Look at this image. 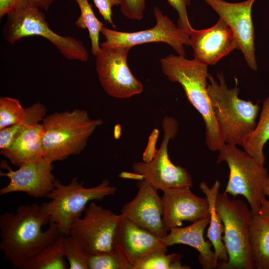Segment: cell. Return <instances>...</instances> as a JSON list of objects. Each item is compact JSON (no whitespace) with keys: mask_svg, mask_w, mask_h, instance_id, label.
<instances>
[{"mask_svg":"<svg viewBox=\"0 0 269 269\" xmlns=\"http://www.w3.org/2000/svg\"><path fill=\"white\" fill-rule=\"evenodd\" d=\"M121 216L91 202L83 216L73 223L69 235L79 242L88 255L111 252Z\"/></svg>","mask_w":269,"mask_h":269,"instance_id":"obj_11","label":"cell"},{"mask_svg":"<svg viewBox=\"0 0 269 269\" xmlns=\"http://www.w3.org/2000/svg\"><path fill=\"white\" fill-rule=\"evenodd\" d=\"M217 76L218 82L210 74L208 77L207 91L213 113L225 143L242 146L245 137L256 127L260 106L239 97L237 82L234 88H229L222 71Z\"/></svg>","mask_w":269,"mask_h":269,"instance_id":"obj_3","label":"cell"},{"mask_svg":"<svg viewBox=\"0 0 269 269\" xmlns=\"http://www.w3.org/2000/svg\"><path fill=\"white\" fill-rule=\"evenodd\" d=\"M221 183L217 180L211 187L205 182H202L199 187L205 195L209 206L210 222L207 237L211 242L214 249L215 263L218 265L224 264L228 261V255L222 240L224 226L222 220L218 214L216 207L217 195Z\"/></svg>","mask_w":269,"mask_h":269,"instance_id":"obj_21","label":"cell"},{"mask_svg":"<svg viewBox=\"0 0 269 269\" xmlns=\"http://www.w3.org/2000/svg\"><path fill=\"white\" fill-rule=\"evenodd\" d=\"M66 235L60 234L51 243L42 249L22 269H66L67 262L64 254Z\"/></svg>","mask_w":269,"mask_h":269,"instance_id":"obj_24","label":"cell"},{"mask_svg":"<svg viewBox=\"0 0 269 269\" xmlns=\"http://www.w3.org/2000/svg\"><path fill=\"white\" fill-rule=\"evenodd\" d=\"M209 222L210 216L185 227L172 228L162 238V240L167 247L180 244L195 248L199 253L198 260L203 269L216 268L214 252L211 249L213 245L209 240L206 241L204 238L205 229Z\"/></svg>","mask_w":269,"mask_h":269,"instance_id":"obj_19","label":"cell"},{"mask_svg":"<svg viewBox=\"0 0 269 269\" xmlns=\"http://www.w3.org/2000/svg\"><path fill=\"white\" fill-rule=\"evenodd\" d=\"M103 122L93 119L85 110L55 112L42 121L43 157L52 162L79 154L97 127Z\"/></svg>","mask_w":269,"mask_h":269,"instance_id":"obj_4","label":"cell"},{"mask_svg":"<svg viewBox=\"0 0 269 269\" xmlns=\"http://www.w3.org/2000/svg\"><path fill=\"white\" fill-rule=\"evenodd\" d=\"M117 188L110 185L108 179L92 187H86L83 182L73 178L68 184L58 179L55 187L46 196L50 201L41 204L49 217V224H55L61 234L69 235L73 223L81 217L87 204L93 200H102L108 196L115 194Z\"/></svg>","mask_w":269,"mask_h":269,"instance_id":"obj_5","label":"cell"},{"mask_svg":"<svg viewBox=\"0 0 269 269\" xmlns=\"http://www.w3.org/2000/svg\"><path fill=\"white\" fill-rule=\"evenodd\" d=\"M74 0L80 11V15L76 20L75 25L80 28L88 30L91 43V52L93 55L96 56L101 50L99 37L104 24L96 16L88 0Z\"/></svg>","mask_w":269,"mask_h":269,"instance_id":"obj_26","label":"cell"},{"mask_svg":"<svg viewBox=\"0 0 269 269\" xmlns=\"http://www.w3.org/2000/svg\"><path fill=\"white\" fill-rule=\"evenodd\" d=\"M216 207L224 226L222 240L228 255L227 262L219 265L221 269H253L250 246L252 213L248 204L225 193H218Z\"/></svg>","mask_w":269,"mask_h":269,"instance_id":"obj_6","label":"cell"},{"mask_svg":"<svg viewBox=\"0 0 269 269\" xmlns=\"http://www.w3.org/2000/svg\"><path fill=\"white\" fill-rule=\"evenodd\" d=\"M64 254L70 269H89L88 254L79 242L70 235L65 236Z\"/></svg>","mask_w":269,"mask_h":269,"instance_id":"obj_30","label":"cell"},{"mask_svg":"<svg viewBox=\"0 0 269 269\" xmlns=\"http://www.w3.org/2000/svg\"><path fill=\"white\" fill-rule=\"evenodd\" d=\"M89 269H132L117 251L88 255Z\"/></svg>","mask_w":269,"mask_h":269,"instance_id":"obj_28","label":"cell"},{"mask_svg":"<svg viewBox=\"0 0 269 269\" xmlns=\"http://www.w3.org/2000/svg\"><path fill=\"white\" fill-rule=\"evenodd\" d=\"M225 162L229 169V179L224 193L234 198L243 196L253 215L258 214L261 201L266 198L264 190L269 172L245 150L226 144L219 151L216 163Z\"/></svg>","mask_w":269,"mask_h":269,"instance_id":"obj_8","label":"cell"},{"mask_svg":"<svg viewBox=\"0 0 269 269\" xmlns=\"http://www.w3.org/2000/svg\"><path fill=\"white\" fill-rule=\"evenodd\" d=\"M56 0H27L29 5L47 11Z\"/></svg>","mask_w":269,"mask_h":269,"instance_id":"obj_36","label":"cell"},{"mask_svg":"<svg viewBox=\"0 0 269 269\" xmlns=\"http://www.w3.org/2000/svg\"><path fill=\"white\" fill-rule=\"evenodd\" d=\"M132 47L101 46L96 55V70L105 92L120 99L129 98L142 92L143 85L129 69L127 57Z\"/></svg>","mask_w":269,"mask_h":269,"instance_id":"obj_10","label":"cell"},{"mask_svg":"<svg viewBox=\"0 0 269 269\" xmlns=\"http://www.w3.org/2000/svg\"><path fill=\"white\" fill-rule=\"evenodd\" d=\"M122 14L133 20H141L143 17L145 0H120Z\"/></svg>","mask_w":269,"mask_h":269,"instance_id":"obj_31","label":"cell"},{"mask_svg":"<svg viewBox=\"0 0 269 269\" xmlns=\"http://www.w3.org/2000/svg\"><path fill=\"white\" fill-rule=\"evenodd\" d=\"M269 140V95L264 100L259 120L254 131L244 140L242 147L260 164L264 165L266 157L263 152Z\"/></svg>","mask_w":269,"mask_h":269,"instance_id":"obj_23","label":"cell"},{"mask_svg":"<svg viewBox=\"0 0 269 269\" xmlns=\"http://www.w3.org/2000/svg\"><path fill=\"white\" fill-rule=\"evenodd\" d=\"M137 186V194L123 206L121 214L159 236L164 237L168 233L163 223L162 198L159 196L158 190L144 179L138 180Z\"/></svg>","mask_w":269,"mask_h":269,"instance_id":"obj_18","label":"cell"},{"mask_svg":"<svg viewBox=\"0 0 269 269\" xmlns=\"http://www.w3.org/2000/svg\"><path fill=\"white\" fill-rule=\"evenodd\" d=\"M163 193L162 221L167 233L181 227L183 221L193 223L210 216L207 198L195 195L190 187L170 188Z\"/></svg>","mask_w":269,"mask_h":269,"instance_id":"obj_16","label":"cell"},{"mask_svg":"<svg viewBox=\"0 0 269 269\" xmlns=\"http://www.w3.org/2000/svg\"><path fill=\"white\" fill-rule=\"evenodd\" d=\"M264 194L266 198L262 199L259 214L261 217L269 221V178L265 188Z\"/></svg>","mask_w":269,"mask_h":269,"instance_id":"obj_35","label":"cell"},{"mask_svg":"<svg viewBox=\"0 0 269 269\" xmlns=\"http://www.w3.org/2000/svg\"><path fill=\"white\" fill-rule=\"evenodd\" d=\"M167 251L158 250L148 254L138 261L133 269H190L182 264L183 255L173 253L167 255Z\"/></svg>","mask_w":269,"mask_h":269,"instance_id":"obj_27","label":"cell"},{"mask_svg":"<svg viewBox=\"0 0 269 269\" xmlns=\"http://www.w3.org/2000/svg\"><path fill=\"white\" fill-rule=\"evenodd\" d=\"M46 107L36 102L26 108V112L17 123L0 130V149L7 147L14 137L27 127L39 123L46 116Z\"/></svg>","mask_w":269,"mask_h":269,"instance_id":"obj_25","label":"cell"},{"mask_svg":"<svg viewBox=\"0 0 269 269\" xmlns=\"http://www.w3.org/2000/svg\"><path fill=\"white\" fill-rule=\"evenodd\" d=\"M168 3L177 12L178 19L177 26L189 34L194 29L189 20L187 11L190 4V0H167Z\"/></svg>","mask_w":269,"mask_h":269,"instance_id":"obj_32","label":"cell"},{"mask_svg":"<svg viewBox=\"0 0 269 269\" xmlns=\"http://www.w3.org/2000/svg\"><path fill=\"white\" fill-rule=\"evenodd\" d=\"M42 124L30 126L13 138L6 148L0 149V154L17 167L43 157Z\"/></svg>","mask_w":269,"mask_h":269,"instance_id":"obj_20","label":"cell"},{"mask_svg":"<svg viewBox=\"0 0 269 269\" xmlns=\"http://www.w3.org/2000/svg\"><path fill=\"white\" fill-rule=\"evenodd\" d=\"M189 45L194 58L207 65H215L234 50H239L232 31L220 18L211 27L193 29L189 34Z\"/></svg>","mask_w":269,"mask_h":269,"instance_id":"obj_17","label":"cell"},{"mask_svg":"<svg viewBox=\"0 0 269 269\" xmlns=\"http://www.w3.org/2000/svg\"><path fill=\"white\" fill-rule=\"evenodd\" d=\"M156 24L152 28L141 31L127 32L117 31L103 26L101 33L105 41L101 46H128L151 43L164 42L170 46L178 55L185 56L184 46H189V34L179 28L160 9L153 10Z\"/></svg>","mask_w":269,"mask_h":269,"instance_id":"obj_12","label":"cell"},{"mask_svg":"<svg viewBox=\"0 0 269 269\" xmlns=\"http://www.w3.org/2000/svg\"><path fill=\"white\" fill-rule=\"evenodd\" d=\"M52 163L42 157L21 165L16 170H13L6 163H1L7 172H0V176L7 177L9 182L0 189V195L24 192L35 198L45 197L55 187L56 179L52 173Z\"/></svg>","mask_w":269,"mask_h":269,"instance_id":"obj_14","label":"cell"},{"mask_svg":"<svg viewBox=\"0 0 269 269\" xmlns=\"http://www.w3.org/2000/svg\"><path fill=\"white\" fill-rule=\"evenodd\" d=\"M48 214L41 205H20L15 212H5L0 215V249L4 259L13 268L23 267L42 249L55 240L61 234L55 224L46 231L49 224Z\"/></svg>","mask_w":269,"mask_h":269,"instance_id":"obj_1","label":"cell"},{"mask_svg":"<svg viewBox=\"0 0 269 269\" xmlns=\"http://www.w3.org/2000/svg\"><path fill=\"white\" fill-rule=\"evenodd\" d=\"M256 0L230 2L225 0H204L230 28L238 41L239 50L253 70L258 69L252 16V6Z\"/></svg>","mask_w":269,"mask_h":269,"instance_id":"obj_13","label":"cell"},{"mask_svg":"<svg viewBox=\"0 0 269 269\" xmlns=\"http://www.w3.org/2000/svg\"><path fill=\"white\" fill-rule=\"evenodd\" d=\"M160 64L163 74L170 81L181 85L190 103L201 115L207 147L219 151L225 143L207 91L208 65L195 58L188 59L178 54L161 58Z\"/></svg>","mask_w":269,"mask_h":269,"instance_id":"obj_2","label":"cell"},{"mask_svg":"<svg viewBox=\"0 0 269 269\" xmlns=\"http://www.w3.org/2000/svg\"><path fill=\"white\" fill-rule=\"evenodd\" d=\"M119 176L122 178L133 179L137 180L143 179L142 176L134 172L131 173L123 171L121 173Z\"/></svg>","mask_w":269,"mask_h":269,"instance_id":"obj_37","label":"cell"},{"mask_svg":"<svg viewBox=\"0 0 269 269\" xmlns=\"http://www.w3.org/2000/svg\"><path fill=\"white\" fill-rule=\"evenodd\" d=\"M99 13L105 21L111 24L113 27L116 28L112 19V8L115 6L120 5V0H93Z\"/></svg>","mask_w":269,"mask_h":269,"instance_id":"obj_33","label":"cell"},{"mask_svg":"<svg viewBox=\"0 0 269 269\" xmlns=\"http://www.w3.org/2000/svg\"><path fill=\"white\" fill-rule=\"evenodd\" d=\"M6 16L2 36L8 43L13 44L24 37L40 36L51 43L65 58L84 62L88 60L89 53L82 42L54 32L39 8L28 4L9 12Z\"/></svg>","mask_w":269,"mask_h":269,"instance_id":"obj_7","label":"cell"},{"mask_svg":"<svg viewBox=\"0 0 269 269\" xmlns=\"http://www.w3.org/2000/svg\"><path fill=\"white\" fill-rule=\"evenodd\" d=\"M26 108H24L17 99L0 97V130L17 123L24 117Z\"/></svg>","mask_w":269,"mask_h":269,"instance_id":"obj_29","label":"cell"},{"mask_svg":"<svg viewBox=\"0 0 269 269\" xmlns=\"http://www.w3.org/2000/svg\"><path fill=\"white\" fill-rule=\"evenodd\" d=\"M163 138L158 149L153 147L151 159L147 162L139 161L133 163L134 173L142 176L156 189L164 191L177 187L193 186L192 178L187 169L174 164L168 153L170 139L176 136L178 128L177 120L166 116L162 122Z\"/></svg>","mask_w":269,"mask_h":269,"instance_id":"obj_9","label":"cell"},{"mask_svg":"<svg viewBox=\"0 0 269 269\" xmlns=\"http://www.w3.org/2000/svg\"><path fill=\"white\" fill-rule=\"evenodd\" d=\"M250 246L254 268L269 269V221L259 214L252 215Z\"/></svg>","mask_w":269,"mask_h":269,"instance_id":"obj_22","label":"cell"},{"mask_svg":"<svg viewBox=\"0 0 269 269\" xmlns=\"http://www.w3.org/2000/svg\"><path fill=\"white\" fill-rule=\"evenodd\" d=\"M27 0H0V18L9 12L28 5Z\"/></svg>","mask_w":269,"mask_h":269,"instance_id":"obj_34","label":"cell"},{"mask_svg":"<svg viewBox=\"0 0 269 269\" xmlns=\"http://www.w3.org/2000/svg\"><path fill=\"white\" fill-rule=\"evenodd\" d=\"M113 242L114 249L132 266L150 253L158 250L167 251L161 237L137 225L121 214Z\"/></svg>","mask_w":269,"mask_h":269,"instance_id":"obj_15","label":"cell"}]
</instances>
